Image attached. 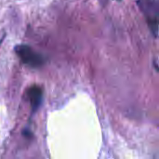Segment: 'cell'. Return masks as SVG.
<instances>
[{"instance_id":"1","label":"cell","mask_w":159,"mask_h":159,"mask_svg":"<svg viewBox=\"0 0 159 159\" xmlns=\"http://www.w3.org/2000/svg\"><path fill=\"white\" fill-rule=\"evenodd\" d=\"M153 34L157 35L159 27V0H137Z\"/></svg>"},{"instance_id":"2","label":"cell","mask_w":159,"mask_h":159,"mask_svg":"<svg viewBox=\"0 0 159 159\" xmlns=\"http://www.w3.org/2000/svg\"><path fill=\"white\" fill-rule=\"evenodd\" d=\"M15 51L18 57L20 59V61L24 64H27L31 67H34V68L39 67L44 62V58L40 54L35 52L29 46H25V45L18 46Z\"/></svg>"},{"instance_id":"3","label":"cell","mask_w":159,"mask_h":159,"mask_svg":"<svg viewBox=\"0 0 159 159\" xmlns=\"http://www.w3.org/2000/svg\"><path fill=\"white\" fill-rule=\"evenodd\" d=\"M28 97H29L33 109L34 110L37 109L42 102V97H43V92H42L41 88L37 86L31 87L28 90Z\"/></svg>"}]
</instances>
